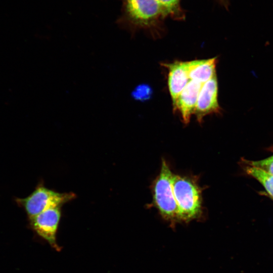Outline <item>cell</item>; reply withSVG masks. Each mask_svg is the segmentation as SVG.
Returning <instances> with one entry per match:
<instances>
[{
	"label": "cell",
	"mask_w": 273,
	"mask_h": 273,
	"mask_svg": "<svg viewBox=\"0 0 273 273\" xmlns=\"http://www.w3.org/2000/svg\"><path fill=\"white\" fill-rule=\"evenodd\" d=\"M122 15L117 23L131 30L155 27L166 17L156 0H122Z\"/></svg>",
	"instance_id": "6da1fadb"
},
{
	"label": "cell",
	"mask_w": 273,
	"mask_h": 273,
	"mask_svg": "<svg viewBox=\"0 0 273 273\" xmlns=\"http://www.w3.org/2000/svg\"><path fill=\"white\" fill-rule=\"evenodd\" d=\"M172 186L178 207V220L189 221L202 213L201 190L192 176L173 175Z\"/></svg>",
	"instance_id": "7a4b0ae2"
},
{
	"label": "cell",
	"mask_w": 273,
	"mask_h": 273,
	"mask_svg": "<svg viewBox=\"0 0 273 273\" xmlns=\"http://www.w3.org/2000/svg\"><path fill=\"white\" fill-rule=\"evenodd\" d=\"M172 173L164 159L162 160L159 174L153 184V204L160 215L171 222L178 220V207L175 198Z\"/></svg>",
	"instance_id": "3957f363"
},
{
	"label": "cell",
	"mask_w": 273,
	"mask_h": 273,
	"mask_svg": "<svg viewBox=\"0 0 273 273\" xmlns=\"http://www.w3.org/2000/svg\"><path fill=\"white\" fill-rule=\"evenodd\" d=\"M76 197V194L72 192L59 193L49 189L41 181L30 195L24 198H17L16 201L24 208L30 219L51 207L62 206Z\"/></svg>",
	"instance_id": "277c9868"
},
{
	"label": "cell",
	"mask_w": 273,
	"mask_h": 273,
	"mask_svg": "<svg viewBox=\"0 0 273 273\" xmlns=\"http://www.w3.org/2000/svg\"><path fill=\"white\" fill-rule=\"evenodd\" d=\"M62 207H51L29 219V224L34 232L58 252L62 249L57 240V234L62 216Z\"/></svg>",
	"instance_id": "5b68a950"
},
{
	"label": "cell",
	"mask_w": 273,
	"mask_h": 273,
	"mask_svg": "<svg viewBox=\"0 0 273 273\" xmlns=\"http://www.w3.org/2000/svg\"><path fill=\"white\" fill-rule=\"evenodd\" d=\"M218 91L216 74L203 84L200 91L194 114L199 123L208 115L221 113V109L218 102Z\"/></svg>",
	"instance_id": "8992f818"
},
{
	"label": "cell",
	"mask_w": 273,
	"mask_h": 273,
	"mask_svg": "<svg viewBox=\"0 0 273 273\" xmlns=\"http://www.w3.org/2000/svg\"><path fill=\"white\" fill-rule=\"evenodd\" d=\"M203 83L190 79L173 105L175 110L178 111L185 124L190 122L194 114L199 94Z\"/></svg>",
	"instance_id": "52a82bcc"
},
{
	"label": "cell",
	"mask_w": 273,
	"mask_h": 273,
	"mask_svg": "<svg viewBox=\"0 0 273 273\" xmlns=\"http://www.w3.org/2000/svg\"><path fill=\"white\" fill-rule=\"evenodd\" d=\"M163 65L168 70V85L169 92L174 104L179 95L190 81L189 61H175Z\"/></svg>",
	"instance_id": "ba28073f"
},
{
	"label": "cell",
	"mask_w": 273,
	"mask_h": 273,
	"mask_svg": "<svg viewBox=\"0 0 273 273\" xmlns=\"http://www.w3.org/2000/svg\"><path fill=\"white\" fill-rule=\"evenodd\" d=\"M189 77L203 84L216 74L217 58L189 61Z\"/></svg>",
	"instance_id": "9c48e42d"
},
{
	"label": "cell",
	"mask_w": 273,
	"mask_h": 273,
	"mask_svg": "<svg viewBox=\"0 0 273 273\" xmlns=\"http://www.w3.org/2000/svg\"><path fill=\"white\" fill-rule=\"evenodd\" d=\"M243 164L245 172L258 180L263 186L270 196L273 198V174L262 169Z\"/></svg>",
	"instance_id": "30bf717a"
},
{
	"label": "cell",
	"mask_w": 273,
	"mask_h": 273,
	"mask_svg": "<svg viewBox=\"0 0 273 273\" xmlns=\"http://www.w3.org/2000/svg\"><path fill=\"white\" fill-rule=\"evenodd\" d=\"M162 7L166 16L183 18L184 14L180 5V0H156Z\"/></svg>",
	"instance_id": "8fae6325"
},
{
	"label": "cell",
	"mask_w": 273,
	"mask_h": 273,
	"mask_svg": "<svg viewBox=\"0 0 273 273\" xmlns=\"http://www.w3.org/2000/svg\"><path fill=\"white\" fill-rule=\"evenodd\" d=\"M243 164L250 165L262 169L266 172L273 174V155L265 159L251 161L242 159Z\"/></svg>",
	"instance_id": "7c38bea8"
},
{
	"label": "cell",
	"mask_w": 273,
	"mask_h": 273,
	"mask_svg": "<svg viewBox=\"0 0 273 273\" xmlns=\"http://www.w3.org/2000/svg\"><path fill=\"white\" fill-rule=\"evenodd\" d=\"M150 88L145 85L138 86L133 92V96L135 99L144 100L148 99L151 95Z\"/></svg>",
	"instance_id": "4fadbf2b"
},
{
	"label": "cell",
	"mask_w": 273,
	"mask_h": 273,
	"mask_svg": "<svg viewBox=\"0 0 273 273\" xmlns=\"http://www.w3.org/2000/svg\"><path fill=\"white\" fill-rule=\"evenodd\" d=\"M221 2H222V3L225 4V1L224 0H220Z\"/></svg>",
	"instance_id": "5bb4252c"
}]
</instances>
